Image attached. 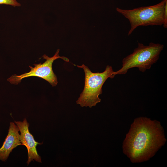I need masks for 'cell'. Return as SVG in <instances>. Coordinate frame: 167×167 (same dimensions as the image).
Listing matches in <instances>:
<instances>
[{
  "instance_id": "cell-4",
  "label": "cell",
  "mask_w": 167,
  "mask_h": 167,
  "mask_svg": "<svg viewBox=\"0 0 167 167\" xmlns=\"http://www.w3.org/2000/svg\"><path fill=\"white\" fill-rule=\"evenodd\" d=\"M165 0L149 6H141L132 9L117 7L116 10L129 21L131 28L128 35L140 26H161L164 22V6Z\"/></svg>"
},
{
  "instance_id": "cell-5",
  "label": "cell",
  "mask_w": 167,
  "mask_h": 167,
  "mask_svg": "<svg viewBox=\"0 0 167 167\" xmlns=\"http://www.w3.org/2000/svg\"><path fill=\"white\" fill-rule=\"evenodd\" d=\"M59 51V49H58L54 55L51 57L44 54L43 57L46 61L44 63L34 64V67L29 66L31 70L29 72L19 75H14L8 78L7 81L11 84H17L21 82L23 79L31 76H36L45 80L52 86H56L58 84V80L57 76L52 69L53 62L55 60L59 58L67 62L69 61L66 57L60 56L58 54Z\"/></svg>"
},
{
  "instance_id": "cell-8",
  "label": "cell",
  "mask_w": 167,
  "mask_h": 167,
  "mask_svg": "<svg viewBox=\"0 0 167 167\" xmlns=\"http://www.w3.org/2000/svg\"><path fill=\"white\" fill-rule=\"evenodd\" d=\"M5 4L14 7L20 6L21 4L16 0H0V5Z\"/></svg>"
},
{
  "instance_id": "cell-9",
  "label": "cell",
  "mask_w": 167,
  "mask_h": 167,
  "mask_svg": "<svg viewBox=\"0 0 167 167\" xmlns=\"http://www.w3.org/2000/svg\"><path fill=\"white\" fill-rule=\"evenodd\" d=\"M163 26L164 28H167V0H165L164 6V22Z\"/></svg>"
},
{
  "instance_id": "cell-1",
  "label": "cell",
  "mask_w": 167,
  "mask_h": 167,
  "mask_svg": "<svg viewBox=\"0 0 167 167\" xmlns=\"http://www.w3.org/2000/svg\"><path fill=\"white\" fill-rule=\"evenodd\" d=\"M166 141L160 122L146 117L136 118L123 144V152L133 163L147 161Z\"/></svg>"
},
{
  "instance_id": "cell-2",
  "label": "cell",
  "mask_w": 167,
  "mask_h": 167,
  "mask_svg": "<svg viewBox=\"0 0 167 167\" xmlns=\"http://www.w3.org/2000/svg\"><path fill=\"white\" fill-rule=\"evenodd\" d=\"M77 66L84 70L85 77L84 89L76 102L82 107L89 106L91 108L101 102L99 96L102 93V86L108 78L114 77V71L112 67L109 65L101 73H93L84 64Z\"/></svg>"
},
{
  "instance_id": "cell-6",
  "label": "cell",
  "mask_w": 167,
  "mask_h": 167,
  "mask_svg": "<svg viewBox=\"0 0 167 167\" xmlns=\"http://www.w3.org/2000/svg\"><path fill=\"white\" fill-rule=\"evenodd\" d=\"M20 132L19 140L22 145L26 147L28 152V160L27 162L28 165L30 163L34 160L39 163H41V156L37 153L36 147L37 145H41L42 143L36 141L33 136L30 132L29 130V124L26 118L23 121H15Z\"/></svg>"
},
{
  "instance_id": "cell-7",
  "label": "cell",
  "mask_w": 167,
  "mask_h": 167,
  "mask_svg": "<svg viewBox=\"0 0 167 167\" xmlns=\"http://www.w3.org/2000/svg\"><path fill=\"white\" fill-rule=\"evenodd\" d=\"M19 131L18 126L14 122L10 123L8 135L0 148V160L6 161L14 148L22 145L19 140Z\"/></svg>"
},
{
  "instance_id": "cell-3",
  "label": "cell",
  "mask_w": 167,
  "mask_h": 167,
  "mask_svg": "<svg viewBox=\"0 0 167 167\" xmlns=\"http://www.w3.org/2000/svg\"><path fill=\"white\" fill-rule=\"evenodd\" d=\"M164 47V45L159 43L150 42L148 45H145L138 42V47L133 52L123 59L122 67L114 71V75L126 74L129 69L135 67L144 72L158 61Z\"/></svg>"
}]
</instances>
